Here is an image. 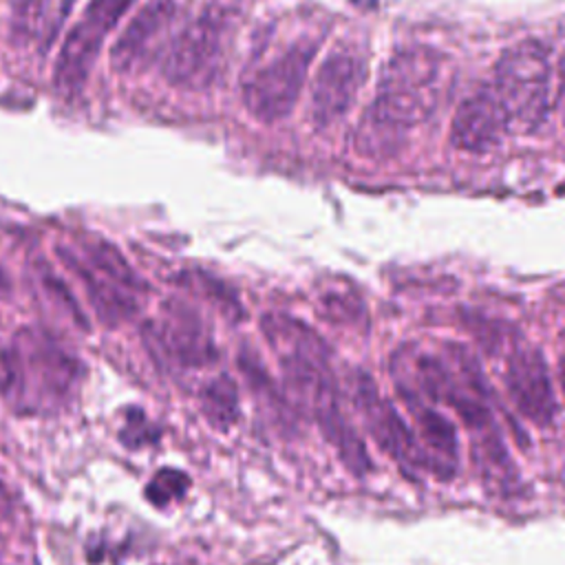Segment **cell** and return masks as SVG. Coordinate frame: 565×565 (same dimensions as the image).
Listing matches in <instances>:
<instances>
[{
	"label": "cell",
	"mask_w": 565,
	"mask_h": 565,
	"mask_svg": "<svg viewBox=\"0 0 565 565\" xmlns=\"http://www.w3.org/2000/svg\"><path fill=\"white\" fill-rule=\"evenodd\" d=\"M263 333L278 353L285 391L291 404L316 422L342 463L353 475L364 477L371 470V457L362 437L342 413L340 391L329 366L324 340L300 320L282 313L265 316Z\"/></svg>",
	"instance_id": "6da1fadb"
},
{
	"label": "cell",
	"mask_w": 565,
	"mask_h": 565,
	"mask_svg": "<svg viewBox=\"0 0 565 565\" xmlns=\"http://www.w3.org/2000/svg\"><path fill=\"white\" fill-rule=\"evenodd\" d=\"M84 382V364L55 335L26 327L0 355V391L22 417H53L71 408Z\"/></svg>",
	"instance_id": "7a4b0ae2"
},
{
	"label": "cell",
	"mask_w": 565,
	"mask_h": 565,
	"mask_svg": "<svg viewBox=\"0 0 565 565\" xmlns=\"http://www.w3.org/2000/svg\"><path fill=\"white\" fill-rule=\"evenodd\" d=\"M444 57L426 46L395 51L377 82L375 99L369 108L371 132L391 137L426 121L441 102L446 84Z\"/></svg>",
	"instance_id": "3957f363"
},
{
	"label": "cell",
	"mask_w": 565,
	"mask_h": 565,
	"mask_svg": "<svg viewBox=\"0 0 565 565\" xmlns=\"http://www.w3.org/2000/svg\"><path fill=\"white\" fill-rule=\"evenodd\" d=\"M552 68L541 42L525 40L505 49L494 66L492 93L505 126L534 132L550 115Z\"/></svg>",
	"instance_id": "277c9868"
},
{
	"label": "cell",
	"mask_w": 565,
	"mask_h": 565,
	"mask_svg": "<svg viewBox=\"0 0 565 565\" xmlns=\"http://www.w3.org/2000/svg\"><path fill=\"white\" fill-rule=\"evenodd\" d=\"M227 24L216 11H205L185 24L163 55V77L172 86L201 90L223 71Z\"/></svg>",
	"instance_id": "5b68a950"
},
{
	"label": "cell",
	"mask_w": 565,
	"mask_h": 565,
	"mask_svg": "<svg viewBox=\"0 0 565 565\" xmlns=\"http://www.w3.org/2000/svg\"><path fill=\"white\" fill-rule=\"evenodd\" d=\"M135 0H88L79 20L71 26L53 68V84L60 93H77L104 44V38L117 26Z\"/></svg>",
	"instance_id": "8992f818"
},
{
	"label": "cell",
	"mask_w": 565,
	"mask_h": 565,
	"mask_svg": "<svg viewBox=\"0 0 565 565\" xmlns=\"http://www.w3.org/2000/svg\"><path fill=\"white\" fill-rule=\"evenodd\" d=\"M347 386H349V397L366 433L373 437L380 450L386 452L404 470L428 472L426 457L413 435V428H408V424L402 419L395 406L377 391L375 382L366 373L355 371L349 377Z\"/></svg>",
	"instance_id": "52a82bcc"
},
{
	"label": "cell",
	"mask_w": 565,
	"mask_h": 565,
	"mask_svg": "<svg viewBox=\"0 0 565 565\" xmlns=\"http://www.w3.org/2000/svg\"><path fill=\"white\" fill-rule=\"evenodd\" d=\"M309 60L311 49L294 46L258 68L243 86V102L249 115L265 124L285 119L305 86Z\"/></svg>",
	"instance_id": "ba28073f"
},
{
	"label": "cell",
	"mask_w": 565,
	"mask_h": 565,
	"mask_svg": "<svg viewBox=\"0 0 565 565\" xmlns=\"http://www.w3.org/2000/svg\"><path fill=\"white\" fill-rule=\"evenodd\" d=\"M146 338L161 358L185 369L205 366L216 358L210 329L183 300H168L159 316L148 322Z\"/></svg>",
	"instance_id": "9c48e42d"
},
{
	"label": "cell",
	"mask_w": 565,
	"mask_h": 565,
	"mask_svg": "<svg viewBox=\"0 0 565 565\" xmlns=\"http://www.w3.org/2000/svg\"><path fill=\"white\" fill-rule=\"evenodd\" d=\"M505 388L514 408L534 424H550L556 413V397L543 353L534 347H516L508 355Z\"/></svg>",
	"instance_id": "30bf717a"
},
{
	"label": "cell",
	"mask_w": 565,
	"mask_h": 565,
	"mask_svg": "<svg viewBox=\"0 0 565 565\" xmlns=\"http://www.w3.org/2000/svg\"><path fill=\"white\" fill-rule=\"evenodd\" d=\"M364 66L347 51L331 53L313 75L311 82V119L316 126L338 121L355 102L362 86Z\"/></svg>",
	"instance_id": "8fae6325"
},
{
	"label": "cell",
	"mask_w": 565,
	"mask_h": 565,
	"mask_svg": "<svg viewBox=\"0 0 565 565\" xmlns=\"http://www.w3.org/2000/svg\"><path fill=\"white\" fill-rule=\"evenodd\" d=\"M505 119L492 88H479L455 110L450 124V143L463 152H486L501 139Z\"/></svg>",
	"instance_id": "7c38bea8"
},
{
	"label": "cell",
	"mask_w": 565,
	"mask_h": 565,
	"mask_svg": "<svg viewBox=\"0 0 565 565\" xmlns=\"http://www.w3.org/2000/svg\"><path fill=\"white\" fill-rule=\"evenodd\" d=\"M408 413L413 415V435L426 457L428 472L439 479H452L459 463V444L455 424L444 417L433 404L417 397H402Z\"/></svg>",
	"instance_id": "4fadbf2b"
},
{
	"label": "cell",
	"mask_w": 565,
	"mask_h": 565,
	"mask_svg": "<svg viewBox=\"0 0 565 565\" xmlns=\"http://www.w3.org/2000/svg\"><path fill=\"white\" fill-rule=\"evenodd\" d=\"M174 0H148L126 24L124 33L117 38L110 60L117 68H130L150 51L152 42L174 18Z\"/></svg>",
	"instance_id": "5bb4252c"
},
{
	"label": "cell",
	"mask_w": 565,
	"mask_h": 565,
	"mask_svg": "<svg viewBox=\"0 0 565 565\" xmlns=\"http://www.w3.org/2000/svg\"><path fill=\"white\" fill-rule=\"evenodd\" d=\"M62 260L84 280V287L88 291V300L95 309V313L99 316L102 322L106 324H119L121 320H128L135 316L137 311V300L135 294L106 280L104 276L95 274L90 267H86L82 263V258L75 252H68L64 247H60Z\"/></svg>",
	"instance_id": "9a60e30c"
},
{
	"label": "cell",
	"mask_w": 565,
	"mask_h": 565,
	"mask_svg": "<svg viewBox=\"0 0 565 565\" xmlns=\"http://www.w3.org/2000/svg\"><path fill=\"white\" fill-rule=\"evenodd\" d=\"M79 258L95 274L104 276L106 280L115 282L132 294H137L143 287V282L132 271V267L119 254V249L113 243H108L106 238H97V236L82 238V256Z\"/></svg>",
	"instance_id": "2e32d148"
},
{
	"label": "cell",
	"mask_w": 565,
	"mask_h": 565,
	"mask_svg": "<svg viewBox=\"0 0 565 565\" xmlns=\"http://www.w3.org/2000/svg\"><path fill=\"white\" fill-rule=\"evenodd\" d=\"M201 411L210 426L221 430L238 419V388L230 375H216L201 388Z\"/></svg>",
	"instance_id": "e0dca14e"
},
{
	"label": "cell",
	"mask_w": 565,
	"mask_h": 565,
	"mask_svg": "<svg viewBox=\"0 0 565 565\" xmlns=\"http://www.w3.org/2000/svg\"><path fill=\"white\" fill-rule=\"evenodd\" d=\"M320 309L322 316L331 322H358L362 316V302L355 291L344 289V287H327L320 291Z\"/></svg>",
	"instance_id": "ac0fdd59"
},
{
	"label": "cell",
	"mask_w": 565,
	"mask_h": 565,
	"mask_svg": "<svg viewBox=\"0 0 565 565\" xmlns=\"http://www.w3.org/2000/svg\"><path fill=\"white\" fill-rule=\"evenodd\" d=\"M188 488H190V479L185 472L174 468H163L146 486V497L150 503L166 508L172 501L181 499L188 492Z\"/></svg>",
	"instance_id": "d6986e66"
},
{
	"label": "cell",
	"mask_w": 565,
	"mask_h": 565,
	"mask_svg": "<svg viewBox=\"0 0 565 565\" xmlns=\"http://www.w3.org/2000/svg\"><path fill=\"white\" fill-rule=\"evenodd\" d=\"M49 0H13L11 4V38L13 42H26L38 31Z\"/></svg>",
	"instance_id": "ffe728a7"
},
{
	"label": "cell",
	"mask_w": 565,
	"mask_h": 565,
	"mask_svg": "<svg viewBox=\"0 0 565 565\" xmlns=\"http://www.w3.org/2000/svg\"><path fill=\"white\" fill-rule=\"evenodd\" d=\"M152 437H154V430L150 422L143 417V413H128V419L121 430V444L141 446V444H148Z\"/></svg>",
	"instance_id": "44dd1931"
},
{
	"label": "cell",
	"mask_w": 565,
	"mask_h": 565,
	"mask_svg": "<svg viewBox=\"0 0 565 565\" xmlns=\"http://www.w3.org/2000/svg\"><path fill=\"white\" fill-rule=\"evenodd\" d=\"M558 104H561V113H563V121H565V55L561 57V68H558Z\"/></svg>",
	"instance_id": "7402d4cb"
},
{
	"label": "cell",
	"mask_w": 565,
	"mask_h": 565,
	"mask_svg": "<svg viewBox=\"0 0 565 565\" xmlns=\"http://www.w3.org/2000/svg\"><path fill=\"white\" fill-rule=\"evenodd\" d=\"M7 486H4V481H2V477H0V503H4L7 501Z\"/></svg>",
	"instance_id": "603a6c76"
},
{
	"label": "cell",
	"mask_w": 565,
	"mask_h": 565,
	"mask_svg": "<svg viewBox=\"0 0 565 565\" xmlns=\"http://www.w3.org/2000/svg\"><path fill=\"white\" fill-rule=\"evenodd\" d=\"M561 375H563V382H565V358L561 360Z\"/></svg>",
	"instance_id": "cb8c5ba5"
},
{
	"label": "cell",
	"mask_w": 565,
	"mask_h": 565,
	"mask_svg": "<svg viewBox=\"0 0 565 565\" xmlns=\"http://www.w3.org/2000/svg\"><path fill=\"white\" fill-rule=\"evenodd\" d=\"M4 282V274H2V269H0V285Z\"/></svg>",
	"instance_id": "d4e9b609"
}]
</instances>
